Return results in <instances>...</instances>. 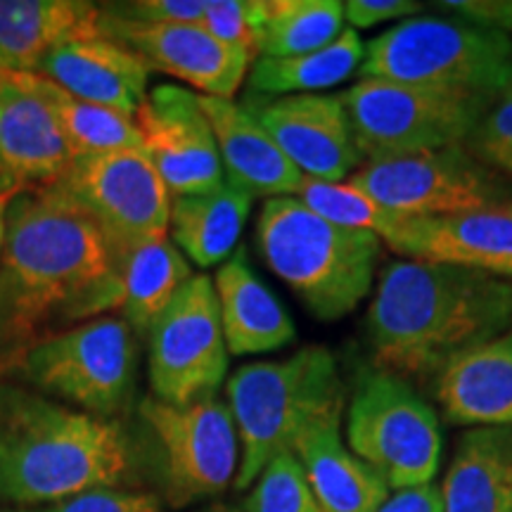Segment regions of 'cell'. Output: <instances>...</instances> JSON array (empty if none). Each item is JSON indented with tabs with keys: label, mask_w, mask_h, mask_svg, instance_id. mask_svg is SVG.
I'll use <instances>...</instances> for the list:
<instances>
[{
	"label": "cell",
	"mask_w": 512,
	"mask_h": 512,
	"mask_svg": "<svg viewBox=\"0 0 512 512\" xmlns=\"http://www.w3.org/2000/svg\"><path fill=\"white\" fill-rule=\"evenodd\" d=\"M512 330V280L470 268L399 259L380 273L366 313L373 368L432 382Z\"/></svg>",
	"instance_id": "6da1fadb"
},
{
	"label": "cell",
	"mask_w": 512,
	"mask_h": 512,
	"mask_svg": "<svg viewBox=\"0 0 512 512\" xmlns=\"http://www.w3.org/2000/svg\"><path fill=\"white\" fill-rule=\"evenodd\" d=\"M112 252L98 226L41 192L5 211L0 247V373H12L55 325L110 273Z\"/></svg>",
	"instance_id": "7a4b0ae2"
},
{
	"label": "cell",
	"mask_w": 512,
	"mask_h": 512,
	"mask_svg": "<svg viewBox=\"0 0 512 512\" xmlns=\"http://www.w3.org/2000/svg\"><path fill=\"white\" fill-rule=\"evenodd\" d=\"M133 463V444L117 420L0 382L3 503L38 508L98 486H124Z\"/></svg>",
	"instance_id": "3957f363"
},
{
	"label": "cell",
	"mask_w": 512,
	"mask_h": 512,
	"mask_svg": "<svg viewBox=\"0 0 512 512\" xmlns=\"http://www.w3.org/2000/svg\"><path fill=\"white\" fill-rule=\"evenodd\" d=\"M256 245L268 268L320 320L349 316L375 285L382 240L370 230L339 228L297 197L266 200Z\"/></svg>",
	"instance_id": "277c9868"
},
{
	"label": "cell",
	"mask_w": 512,
	"mask_h": 512,
	"mask_svg": "<svg viewBox=\"0 0 512 512\" xmlns=\"http://www.w3.org/2000/svg\"><path fill=\"white\" fill-rule=\"evenodd\" d=\"M228 406L240 441L233 486L245 491L280 453L292 451L320 415L344 408V387L332 351L318 344L283 361L249 363L228 380Z\"/></svg>",
	"instance_id": "5b68a950"
},
{
	"label": "cell",
	"mask_w": 512,
	"mask_h": 512,
	"mask_svg": "<svg viewBox=\"0 0 512 512\" xmlns=\"http://www.w3.org/2000/svg\"><path fill=\"white\" fill-rule=\"evenodd\" d=\"M358 74L498 100L512 93V36L451 15H415L366 43Z\"/></svg>",
	"instance_id": "8992f818"
},
{
	"label": "cell",
	"mask_w": 512,
	"mask_h": 512,
	"mask_svg": "<svg viewBox=\"0 0 512 512\" xmlns=\"http://www.w3.org/2000/svg\"><path fill=\"white\" fill-rule=\"evenodd\" d=\"M363 162H392L465 145L496 100L411 83L358 79L342 93Z\"/></svg>",
	"instance_id": "52a82bcc"
},
{
	"label": "cell",
	"mask_w": 512,
	"mask_h": 512,
	"mask_svg": "<svg viewBox=\"0 0 512 512\" xmlns=\"http://www.w3.org/2000/svg\"><path fill=\"white\" fill-rule=\"evenodd\" d=\"M347 446L389 489L401 491L432 484L444 434L434 408L411 382L373 368L358 373L347 403Z\"/></svg>",
	"instance_id": "ba28073f"
},
{
	"label": "cell",
	"mask_w": 512,
	"mask_h": 512,
	"mask_svg": "<svg viewBox=\"0 0 512 512\" xmlns=\"http://www.w3.org/2000/svg\"><path fill=\"white\" fill-rule=\"evenodd\" d=\"M136 370V332L124 318L102 316L38 342L12 373L41 394L112 420L133 399Z\"/></svg>",
	"instance_id": "9c48e42d"
},
{
	"label": "cell",
	"mask_w": 512,
	"mask_h": 512,
	"mask_svg": "<svg viewBox=\"0 0 512 512\" xmlns=\"http://www.w3.org/2000/svg\"><path fill=\"white\" fill-rule=\"evenodd\" d=\"M36 192L91 219L112 259L169 233L171 195L140 150L76 157L55 183Z\"/></svg>",
	"instance_id": "30bf717a"
},
{
	"label": "cell",
	"mask_w": 512,
	"mask_h": 512,
	"mask_svg": "<svg viewBox=\"0 0 512 512\" xmlns=\"http://www.w3.org/2000/svg\"><path fill=\"white\" fill-rule=\"evenodd\" d=\"M157 448L162 501L181 510L221 496L235 482L240 441L233 413L219 394L188 406H171L152 396L138 408Z\"/></svg>",
	"instance_id": "8fae6325"
},
{
	"label": "cell",
	"mask_w": 512,
	"mask_h": 512,
	"mask_svg": "<svg viewBox=\"0 0 512 512\" xmlns=\"http://www.w3.org/2000/svg\"><path fill=\"white\" fill-rule=\"evenodd\" d=\"M377 204L406 216H453L512 207V181L465 145L392 162L363 164L349 178Z\"/></svg>",
	"instance_id": "7c38bea8"
},
{
	"label": "cell",
	"mask_w": 512,
	"mask_h": 512,
	"mask_svg": "<svg viewBox=\"0 0 512 512\" xmlns=\"http://www.w3.org/2000/svg\"><path fill=\"white\" fill-rule=\"evenodd\" d=\"M147 335L155 399L188 406L219 392L228 373V344L209 275H192Z\"/></svg>",
	"instance_id": "4fadbf2b"
},
{
	"label": "cell",
	"mask_w": 512,
	"mask_h": 512,
	"mask_svg": "<svg viewBox=\"0 0 512 512\" xmlns=\"http://www.w3.org/2000/svg\"><path fill=\"white\" fill-rule=\"evenodd\" d=\"M140 152L162 178L171 197L221 188L223 164L214 128L195 93L181 86H155L136 114Z\"/></svg>",
	"instance_id": "5bb4252c"
},
{
	"label": "cell",
	"mask_w": 512,
	"mask_h": 512,
	"mask_svg": "<svg viewBox=\"0 0 512 512\" xmlns=\"http://www.w3.org/2000/svg\"><path fill=\"white\" fill-rule=\"evenodd\" d=\"M306 178L342 183L361 169L342 93L245 95L240 102Z\"/></svg>",
	"instance_id": "9a60e30c"
},
{
	"label": "cell",
	"mask_w": 512,
	"mask_h": 512,
	"mask_svg": "<svg viewBox=\"0 0 512 512\" xmlns=\"http://www.w3.org/2000/svg\"><path fill=\"white\" fill-rule=\"evenodd\" d=\"M100 34L136 53L150 69L164 72L209 98L233 100L252 67V57L223 46L200 24H136L100 12Z\"/></svg>",
	"instance_id": "2e32d148"
},
{
	"label": "cell",
	"mask_w": 512,
	"mask_h": 512,
	"mask_svg": "<svg viewBox=\"0 0 512 512\" xmlns=\"http://www.w3.org/2000/svg\"><path fill=\"white\" fill-rule=\"evenodd\" d=\"M380 240L394 254L512 280V207L453 216L396 214Z\"/></svg>",
	"instance_id": "e0dca14e"
},
{
	"label": "cell",
	"mask_w": 512,
	"mask_h": 512,
	"mask_svg": "<svg viewBox=\"0 0 512 512\" xmlns=\"http://www.w3.org/2000/svg\"><path fill=\"white\" fill-rule=\"evenodd\" d=\"M76 159L53 114L24 83L0 74V202L55 183Z\"/></svg>",
	"instance_id": "ac0fdd59"
},
{
	"label": "cell",
	"mask_w": 512,
	"mask_h": 512,
	"mask_svg": "<svg viewBox=\"0 0 512 512\" xmlns=\"http://www.w3.org/2000/svg\"><path fill=\"white\" fill-rule=\"evenodd\" d=\"M192 275L195 273L174 242L155 240L112 259L110 273L81 299L74 320L121 311L131 330L145 335Z\"/></svg>",
	"instance_id": "d6986e66"
},
{
	"label": "cell",
	"mask_w": 512,
	"mask_h": 512,
	"mask_svg": "<svg viewBox=\"0 0 512 512\" xmlns=\"http://www.w3.org/2000/svg\"><path fill=\"white\" fill-rule=\"evenodd\" d=\"M150 72L136 53L93 31L55 46L43 57L36 74L46 76L74 98L136 119L147 100Z\"/></svg>",
	"instance_id": "ffe728a7"
},
{
	"label": "cell",
	"mask_w": 512,
	"mask_h": 512,
	"mask_svg": "<svg viewBox=\"0 0 512 512\" xmlns=\"http://www.w3.org/2000/svg\"><path fill=\"white\" fill-rule=\"evenodd\" d=\"M214 128L226 183L252 197H294L302 171L283 155L266 128L235 100L197 95Z\"/></svg>",
	"instance_id": "44dd1931"
},
{
	"label": "cell",
	"mask_w": 512,
	"mask_h": 512,
	"mask_svg": "<svg viewBox=\"0 0 512 512\" xmlns=\"http://www.w3.org/2000/svg\"><path fill=\"white\" fill-rule=\"evenodd\" d=\"M292 453L325 512H377L392 496L387 482L342 441V408L313 420Z\"/></svg>",
	"instance_id": "7402d4cb"
},
{
	"label": "cell",
	"mask_w": 512,
	"mask_h": 512,
	"mask_svg": "<svg viewBox=\"0 0 512 512\" xmlns=\"http://www.w3.org/2000/svg\"><path fill=\"white\" fill-rule=\"evenodd\" d=\"M434 399L451 425L512 427V330L453 361Z\"/></svg>",
	"instance_id": "603a6c76"
},
{
	"label": "cell",
	"mask_w": 512,
	"mask_h": 512,
	"mask_svg": "<svg viewBox=\"0 0 512 512\" xmlns=\"http://www.w3.org/2000/svg\"><path fill=\"white\" fill-rule=\"evenodd\" d=\"M214 290L230 354H266L294 342L297 330L290 313L256 278L242 247L221 264Z\"/></svg>",
	"instance_id": "cb8c5ba5"
},
{
	"label": "cell",
	"mask_w": 512,
	"mask_h": 512,
	"mask_svg": "<svg viewBox=\"0 0 512 512\" xmlns=\"http://www.w3.org/2000/svg\"><path fill=\"white\" fill-rule=\"evenodd\" d=\"M98 24L86 0H0V74H36L50 50Z\"/></svg>",
	"instance_id": "d4e9b609"
},
{
	"label": "cell",
	"mask_w": 512,
	"mask_h": 512,
	"mask_svg": "<svg viewBox=\"0 0 512 512\" xmlns=\"http://www.w3.org/2000/svg\"><path fill=\"white\" fill-rule=\"evenodd\" d=\"M444 512H512V427H470L439 486Z\"/></svg>",
	"instance_id": "484cf974"
},
{
	"label": "cell",
	"mask_w": 512,
	"mask_h": 512,
	"mask_svg": "<svg viewBox=\"0 0 512 512\" xmlns=\"http://www.w3.org/2000/svg\"><path fill=\"white\" fill-rule=\"evenodd\" d=\"M252 202V195L228 183L202 195L171 197V242L197 266L226 264L238 247Z\"/></svg>",
	"instance_id": "4316f807"
},
{
	"label": "cell",
	"mask_w": 512,
	"mask_h": 512,
	"mask_svg": "<svg viewBox=\"0 0 512 512\" xmlns=\"http://www.w3.org/2000/svg\"><path fill=\"white\" fill-rule=\"evenodd\" d=\"M366 43L358 31L344 29L330 46L294 57H259L249 67V93L254 95H306L339 86L361 69Z\"/></svg>",
	"instance_id": "83f0119b"
},
{
	"label": "cell",
	"mask_w": 512,
	"mask_h": 512,
	"mask_svg": "<svg viewBox=\"0 0 512 512\" xmlns=\"http://www.w3.org/2000/svg\"><path fill=\"white\" fill-rule=\"evenodd\" d=\"M27 86L41 98L62 136L72 145L74 155H98L112 150H140L143 138L136 126V119L93 105V102L74 98L64 88L57 86L46 76L22 74Z\"/></svg>",
	"instance_id": "f1b7e54d"
},
{
	"label": "cell",
	"mask_w": 512,
	"mask_h": 512,
	"mask_svg": "<svg viewBox=\"0 0 512 512\" xmlns=\"http://www.w3.org/2000/svg\"><path fill=\"white\" fill-rule=\"evenodd\" d=\"M344 22L339 0H266L259 57H294L330 46Z\"/></svg>",
	"instance_id": "f546056e"
},
{
	"label": "cell",
	"mask_w": 512,
	"mask_h": 512,
	"mask_svg": "<svg viewBox=\"0 0 512 512\" xmlns=\"http://www.w3.org/2000/svg\"><path fill=\"white\" fill-rule=\"evenodd\" d=\"M294 197L306 209H311L313 214H318L320 219L335 223L339 228L370 230L377 238L389 228V223L396 216L394 211L384 209L368 192L356 188L349 181L328 183L304 176V181Z\"/></svg>",
	"instance_id": "4dcf8cb0"
},
{
	"label": "cell",
	"mask_w": 512,
	"mask_h": 512,
	"mask_svg": "<svg viewBox=\"0 0 512 512\" xmlns=\"http://www.w3.org/2000/svg\"><path fill=\"white\" fill-rule=\"evenodd\" d=\"M242 508L245 512H325L292 451L280 453L266 465Z\"/></svg>",
	"instance_id": "1f68e13d"
},
{
	"label": "cell",
	"mask_w": 512,
	"mask_h": 512,
	"mask_svg": "<svg viewBox=\"0 0 512 512\" xmlns=\"http://www.w3.org/2000/svg\"><path fill=\"white\" fill-rule=\"evenodd\" d=\"M266 0H209L200 27L223 46L259 60L261 31H264Z\"/></svg>",
	"instance_id": "d6a6232c"
},
{
	"label": "cell",
	"mask_w": 512,
	"mask_h": 512,
	"mask_svg": "<svg viewBox=\"0 0 512 512\" xmlns=\"http://www.w3.org/2000/svg\"><path fill=\"white\" fill-rule=\"evenodd\" d=\"M5 512H164V501L155 491L98 486L57 503L38 505V508H10Z\"/></svg>",
	"instance_id": "836d02e7"
},
{
	"label": "cell",
	"mask_w": 512,
	"mask_h": 512,
	"mask_svg": "<svg viewBox=\"0 0 512 512\" xmlns=\"http://www.w3.org/2000/svg\"><path fill=\"white\" fill-rule=\"evenodd\" d=\"M479 162L512 181V93L498 98L465 143Z\"/></svg>",
	"instance_id": "e575fe53"
},
{
	"label": "cell",
	"mask_w": 512,
	"mask_h": 512,
	"mask_svg": "<svg viewBox=\"0 0 512 512\" xmlns=\"http://www.w3.org/2000/svg\"><path fill=\"white\" fill-rule=\"evenodd\" d=\"M105 15L136 24H200L204 0H124L98 5Z\"/></svg>",
	"instance_id": "d590c367"
},
{
	"label": "cell",
	"mask_w": 512,
	"mask_h": 512,
	"mask_svg": "<svg viewBox=\"0 0 512 512\" xmlns=\"http://www.w3.org/2000/svg\"><path fill=\"white\" fill-rule=\"evenodd\" d=\"M434 8L477 27L503 31V34L512 31V0H439Z\"/></svg>",
	"instance_id": "8d00e7d4"
},
{
	"label": "cell",
	"mask_w": 512,
	"mask_h": 512,
	"mask_svg": "<svg viewBox=\"0 0 512 512\" xmlns=\"http://www.w3.org/2000/svg\"><path fill=\"white\" fill-rule=\"evenodd\" d=\"M422 5L413 0H349L344 3V19L351 29H373L392 19H411L420 15Z\"/></svg>",
	"instance_id": "74e56055"
},
{
	"label": "cell",
	"mask_w": 512,
	"mask_h": 512,
	"mask_svg": "<svg viewBox=\"0 0 512 512\" xmlns=\"http://www.w3.org/2000/svg\"><path fill=\"white\" fill-rule=\"evenodd\" d=\"M377 512H444L439 486H415V489L394 491Z\"/></svg>",
	"instance_id": "f35d334b"
},
{
	"label": "cell",
	"mask_w": 512,
	"mask_h": 512,
	"mask_svg": "<svg viewBox=\"0 0 512 512\" xmlns=\"http://www.w3.org/2000/svg\"><path fill=\"white\" fill-rule=\"evenodd\" d=\"M195 512H245V508H240V505H230V503H223V501H214V503L204 505V508L195 510Z\"/></svg>",
	"instance_id": "ab89813d"
},
{
	"label": "cell",
	"mask_w": 512,
	"mask_h": 512,
	"mask_svg": "<svg viewBox=\"0 0 512 512\" xmlns=\"http://www.w3.org/2000/svg\"><path fill=\"white\" fill-rule=\"evenodd\" d=\"M5 211H8V207L0 202V247H3V235H5Z\"/></svg>",
	"instance_id": "60d3db41"
}]
</instances>
